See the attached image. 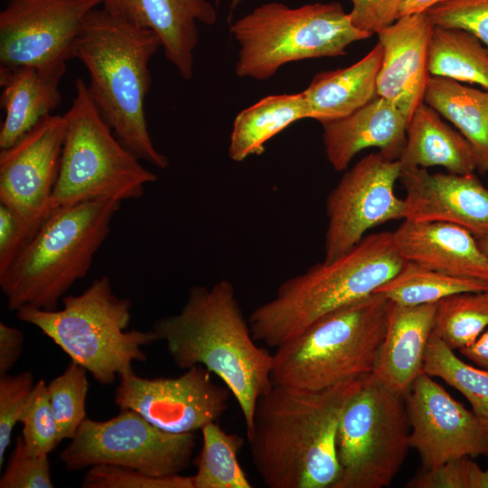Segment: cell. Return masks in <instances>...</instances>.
<instances>
[{
  "label": "cell",
  "instance_id": "28",
  "mask_svg": "<svg viewBox=\"0 0 488 488\" xmlns=\"http://www.w3.org/2000/svg\"><path fill=\"white\" fill-rule=\"evenodd\" d=\"M427 68L430 75L488 89V48L464 29L434 26Z\"/></svg>",
  "mask_w": 488,
  "mask_h": 488
},
{
  "label": "cell",
  "instance_id": "44",
  "mask_svg": "<svg viewBox=\"0 0 488 488\" xmlns=\"http://www.w3.org/2000/svg\"><path fill=\"white\" fill-rule=\"evenodd\" d=\"M444 1L446 0H403L399 7L398 19L405 15L424 13Z\"/></svg>",
  "mask_w": 488,
  "mask_h": 488
},
{
  "label": "cell",
  "instance_id": "29",
  "mask_svg": "<svg viewBox=\"0 0 488 488\" xmlns=\"http://www.w3.org/2000/svg\"><path fill=\"white\" fill-rule=\"evenodd\" d=\"M201 431L202 446L194 460L193 488H251L238 458L244 439L226 432L217 422L205 425Z\"/></svg>",
  "mask_w": 488,
  "mask_h": 488
},
{
  "label": "cell",
  "instance_id": "17",
  "mask_svg": "<svg viewBox=\"0 0 488 488\" xmlns=\"http://www.w3.org/2000/svg\"><path fill=\"white\" fill-rule=\"evenodd\" d=\"M406 192L403 220L446 222L464 228L476 239L488 236V188L472 174L401 169Z\"/></svg>",
  "mask_w": 488,
  "mask_h": 488
},
{
  "label": "cell",
  "instance_id": "45",
  "mask_svg": "<svg viewBox=\"0 0 488 488\" xmlns=\"http://www.w3.org/2000/svg\"><path fill=\"white\" fill-rule=\"evenodd\" d=\"M477 239V243H478L479 247L481 248L483 252L488 258V236L479 238V239Z\"/></svg>",
  "mask_w": 488,
  "mask_h": 488
},
{
  "label": "cell",
  "instance_id": "41",
  "mask_svg": "<svg viewBox=\"0 0 488 488\" xmlns=\"http://www.w3.org/2000/svg\"><path fill=\"white\" fill-rule=\"evenodd\" d=\"M350 1L352 7L349 14L352 24L371 36L398 19L403 0Z\"/></svg>",
  "mask_w": 488,
  "mask_h": 488
},
{
  "label": "cell",
  "instance_id": "38",
  "mask_svg": "<svg viewBox=\"0 0 488 488\" xmlns=\"http://www.w3.org/2000/svg\"><path fill=\"white\" fill-rule=\"evenodd\" d=\"M49 455H31L22 436L9 455L0 488H53Z\"/></svg>",
  "mask_w": 488,
  "mask_h": 488
},
{
  "label": "cell",
  "instance_id": "13",
  "mask_svg": "<svg viewBox=\"0 0 488 488\" xmlns=\"http://www.w3.org/2000/svg\"><path fill=\"white\" fill-rule=\"evenodd\" d=\"M99 5L101 0H9L0 13V69L67 66L86 15Z\"/></svg>",
  "mask_w": 488,
  "mask_h": 488
},
{
  "label": "cell",
  "instance_id": "22",
  "mask_svg": "<svg viewBox=\"0 0 488 488\" xmlns=\"http://www.w3.org/2000/svg\"><path fill=\"white\" fill-rule=\"evenodd\" d=\"M436 307V303L413 306L390 304L386 335L371 375L404 397L423 372Z\"/></svg>",
  "mask_w": 488,
  "mask_h": 488
},
{
  "label": "cell",
  "instance_id": "31",
  "mask_svg": "<svg viewBox=\"0 0 488 488\" xmlns=\"http://www.w3.org/2000/svg\"><path fill=\"white\" fill-rule=\"evenodd\" d=\"M423 371L442 379L463 394L472 411L488 427V370L463 361L432 333L424 355Z\"/></svg>",
  "mask_w": 488,
  "mask_h": 488
},
{
  "label": "cell",
  "instance_id": "23",
  "mask_svg": "<svg viewBox=\"0 0 488 488\" xmlns=\"http://www.w3.org/2000/svg\"><path fill=\"white\" fill-rule=\"evenodd\" d=\"M67 66L0 69L1 107L5 118L0 149L14 145L61 101L59 84Z\"/></svg>",
  "mask_w": 488,
  "mask_h": 488
},
{
  "label": "cell",
  "instance_id": "47",
  "mask_svg": "<svg viewBox=\"0 0 488 488\" xmlns=\"http://www.w3.org/2000/svg\"><path fill=\"white\" fill-rule=\"evenodd\" d=\"M221 0H216V5H218Z\"/></svg>",
  "mask_w": 488,
  "mask_h": 488
},
{
  "label": "cell",
  "instance_id": "27",
  "mask_svg": "<svg viewBox=\"0 0 488 488\" xmlns=\"http://www.w3.org/2000/svg\"><path fill=\"white\" fill-rule=\"evenodd\" d=\"M309 118L303 92L267 96L241 110L233 121L229 157L241 162L261 155L266 143L291 124Z\"/></svg>",
  "mask_w": 488,
  "mask_h": 488
},
{
  "label": "cell",
  "instance_id": "24",
  "mask_svg": "<svg viewBox=\"0 0 488 488\" xmlns=\"http://www.w3.org/2000/svg\"><path fill=\"white\" fill-rule=\"evenodd\" d=\"M382 48L378 42L357 62L316 74L304 89L309 118L321 124L346 117L361 108L377 93Z\"/></svg>",
  "mask_w": 488,
  "mask_h": 488
},
{
  "label": "cell",
  "instance_id": "46",
  "mask_svg": "<svg viewBox=\"0 0 488 488\" xmlns=\"http://www.w3.org/2000/svg\"><path fill=\"white\" fill-rule=\"evenodd\" d=\"M231 4H230V12L233 11V9L235 7H237V5H239V3L240 2V0H230Z\"/></svg>",
  "mask_w": 488,
  "mask_h": 488
},
{
  "label": "cell",
  "instance_id": "3",
  "mask_svg": "<svg viewBox=\"0 0 488 488\" xmlns=\"http://www.w3.org/2000/svg\"><path fill=\"white\" fill-rule=\"evenodd\" d=\"M161 48L154 32L102 8L85 17L74 58L88 70V90L120 143L138 159L164 169L168 158L153 144L145 111L149 63Z\"/></svg>",
  "mask_w": 488,
  "mask_h": 488
},
{
  "label": "cell",
  "instance_id": "4",
  "mask_svg": "<svg viewBox=\"0 0 488 488\" xmlns=\"http://www.w3.org/2000/svg\"><path fill=\"white\" fill-rule=\"evenodd\" d=\"M403 263L392 232L365 236L340 257L283 282L270 300L250 314L252 335L277 349L327 314L373 294Z\"/></svg>",
  "mask_w": 488,
  "mask_h": 488
},
{
  "label": "cell",
  "instance_id": "18",
  "mask_svg": "<svg viewBox=\"0 0 488 488\" xmlns=\"http://www.w3.org/2000/svg\"><path fill=\"white\" fill-rule=\"evenodd\" d=\"M433 30L424 12L402 16L377 33L382 48L378 96L399 108L408 122L423 102L430 75L427 56Z\"/></svg>",
  "mask_w": 488,
  "mask_h": 488
},
{
  "label": "cell",
  "instance_id": "30",
  "mask_svg": "<svg viewBox=\"0 0 488 488\" xmlns=\"http://www.w3.org/2000/svg\"><path fill=\"white\" fill-rule=\"evenodd\" d=\"M487 288L488 282L446 275L404 260L399 272L374 293L382 294L394 304L413 306L436 304L456 293Z\"/></svg>",
  "mask_w": 488,
  "mask_h": 488
},
{
  "label": "cell",
  "instance_id": "36",
  "mask_svg": "<svg viewBox=\"0 0 488 488\" xmlns=\"http://www.w3.org/2000/svg\"><path fill=\"white\" fill-rule=\"evenodd\" d=\"M405 486L407 488H488V465L483 469L469 456L458 457L437 467L423 469Z\"/></svg>",
  "mask_w": 488,
  "mask_h": 488
},
{
  "label": "cell",
  "instance_id": "20",
  "mask_svg": "<svg viewBox=\"0 0 488 488\" xmlns=\"http://www.w3.org/2000/svg\"><path fill=\"white\" fill-rule=\"evenodd\" d=\"M392 233L404 260L446 275L488 282V258L464 228L404 220Z\"/></svg>",
  "mask_w": 488,
  "mask_h": 488
},
{
  "label": "cell",
  "instance_id": "19",
  "mask_svg": "<svg viewBox=\"0 0 488 488\" xmlns=\"http://www.w3.org/2000/svg\"><path fill=\"white\" fill-rule=\"evenodd\" d=\"M108 12L151 30L180 76L193 75L198 23L212 25L217 12L208 0H101Z\"/></svg>",
  "mask_w": 488,
  "mask_h": 488
},
{
  "label": "cell",
  "instance_id": "10",
  "mask_svg": "<svg viewBox=\"0 0 488 488\" xmlns=\"http://www.w3.org/2000/svg\"><path fill=\"white\" fill-rule=\"evenodd\" d=\"M410 425L404 396L370 375L346 405L339 425L341 466L333 488H383L401 469Z\"/></svg>",
  "mask_w": 488,
  "mask_h": 488
},
{
  "label": "cell",
  "instance_id": "40",
  "mask_svg": "<svg viewBox=\"0 0 488 488\" xmlns=\"http://www.w3.org/2000/svg\"><path fill=\"white\" fill-rule=\"evenodd\" d=\"M33 235L11 208L0 203V275L10 267Z\"/></svg>",
  "mask_w": 488,
  "mask_h": 488
},
{
  "label": "cell",
  "instance_id": "37",
  "mask_svg": "<svg viewBox=\"0 0 488 488\" xmlns=\"http://www.w3.org/2000/svg\"><path fill=\"white\" fill-rule=\"evenodd\" d=\"M425 13L434 26L464 29L488 48V0H446Z\"/></svg>",
  "mask_w": 488,
  "mask_h": 488
},
{
  "label": "cell",
  "instance_id": "42",
  "mask_svg": "<svg viewBox=\"0 0 488 488\" xmlns=\"http://www.w3.org/2000/svg\"><path fill=\"white\" fill-rule=\"evenodd\" d=\"M23 342L24 334L22 330L0 323V375L8 373L18 361Z\"/></svg>",
  "mask_w": 488,
  "mask_h": 488
},
{
  "label": "cell",
  "instance_id": "15",
  "mask_svg": "<svg viewBox=\"0 0 488 488\" xmlns=\"http://www.w3.org/2000/svg\"><path fill=\"white\" fill-rule=\"evenodd\" d=\"M66 131L65 114H51L0 151V203L11 208L34 234L52 212Z\"/></svg>",
  "mask_w": 488,
  "mask_h": 488
},
{
  "label": "cell",
  "instance_id": "5",
  "mask_svg": "<svg viewBox=\"0 0 488 488\" xmlns=\"http://www.w3.org/2000/svg\"><path fill=\"white\" fill-rule=\"evenodd\" d=\"M121 202L96 199L55 209L0 275L8 308L57 309L70 288L89 271Z\"/></svg>",
  "mask_w": 488,
  "mask_h": 488
},
{
  "label": "cell",
  "instance_id": "34",
  "mask_svg": "<svg viewBox=\"0 0 488 488\" xmlns=\"http://www.w3.org/2000/svg\"><path fill=\"white\" fill-rule=\"evenodd\" d=\"M46 385L43 380L36 382L19 418L26 449L34 455H49L61 443Z\"/></svg>",
  "mask_w": 488,
  "mask_h": 488
},
{
  "label": "cell",
  "instance_id": "33",
  "mask_svg": "<svg viewBox=\"0 0 488 488\" xmlns=\"http://www.w3.org/2000/svg\"><path fill=\"white\" fill-rule=\"evenodd\" d=\"M88 371L70 361L64 371L46 385L60 441L71 439L87 418Z\"/></svg>",
  "mask_w": 488,
  "mask_h": 488
},
{
  "label": "cell",
  "instance_id": "21",
  "mask_svg": "<svg viewBox=\"0 0 488 488\" xmlns=\"http://www.w3.org/2000/svg\"><path fill=\"white\" fill-rule=\"evenodd\" d=\"M408 120L382 97L376 96L352 114L323 123V143L328 162L337 172L346 170L361 151L376 147L383 156L399 160Z\"/></svg>",
  "mask_w": 488,
  "mask_h": 488
},
{
  "label": "cell",
  "instance_id": "9",
  "mask_svg": "<svg viewBox=\"0 0 488 488\" xmlns=\"http://www.w3.org/2000/svg\"><path fill=\"white\" fill-rule=\"evenodd\" d=\"M71 107L65 113L67 131L52 211L96 199L136 200L157 175L147 170L112 133L78 79Z\"/></svg>",
  "mask_w": 488,
  "mask_h": 488
},
{
  "label": "cell",
  "instance_id": "1",
  "mask_svg": "<svg viewBox=\"0 0 488 488\" xmlns=\"http://www.w3.org/2000/svg\"><path fill=\"white\" fill-rule=\"evenodd\" d=\"M369 376L319 390L274 383L259 398L247 438L265 486L333 488L341 472L342 415Z\"/></svg>",
  "mask_w": 488,
  "mask_h": 488
},
{
  "label": "cell",
  "instance_id": "12",
  "mask_svg": "<svg viewBox=\"0 0 488 488\" xmlns=\"http://www.w3.org/2000/svg\"><path fill=\"white\" fill-rule=\"evenodd\" d=\"M401 165L371 153L347 170L326 199L324 261L357 245L366 232L389 221L403 219L404 200L395 193Z\"/></svg>",
  "mask_w": 488,
  "mask_h": 488
},
{
  "label": "cell",
  "instance_id": "7",
  "mask_svg": "<svg viewBox=\"0 0 488 488\" xmlns=\"http://www.w3.org/2000/svg\"><path fill=\"white\" fill-rule=\"evenodd\" d=\"M391 302L380 293L321 317L273 353L272 380L319 390L371 375L387 332Z\"/></svg>",
  "mask_w": 488,
  "mask_h": 488
},
{
  "label": "cell",
  "instance_id": "6",
  "mask_svg": "<svg viewBox=\"0 0 488 488\" xmlns=\"http://www.w3.org/2000/svg\"><path fill=\"white\" fill-rule=\"evenodd\" d=\"M61 302L62 308L55 310L24 305L15 315L37 327L101 385L134 371V361L145 362L142 348L160 341L153 329L127 331L132 302L115 294L108 276L96 278L80 295L64 296Z\"/></svg>",
  "mask_w": 488,
  "mask_h": 488
},
{
  "label": "cell",
  "instance_id": "2",
  "mask_svg": "<svg viewBox=\"0 0 488 488\" xmlns=\"http://www.w3.org/2000/svg\"><path fill=\"white\" fill-rule=\"evenodd\" d=\"M152 329L177 367L202 365L222 380L249 433L259 398L274 384L273 353L258 345L232 283L192 286L179 313L157 319Z\"/></svg>",
  "mask_w": 488,
  "mask_h": 488
},
{
  "label": "cell",
  "instance_id": "25",
  "mask_svg": "<svg viewBox=\"0 0 488 488\" xmlns=\"http://www.w3.org/2000/svg\"><path fill=\"white\" fill-rule=\"evenodd\" d=\"M399 161L401 169L441 166L459 174L477 170L470 143L424 102L408 124L406 144Z\"/></svg>",
  "mask_w": 488,
  "mask_h": 488
},
{
  "label": "cell",
  "instance_id": "11",
  "mask_svg": "<svg viewBox=\"0 0 488 488\" xmlns=\"http://www.w3.org/2000/svg\"><path fill=\"white\" fill-rule=\"evenodd\" d=\"M195 445L193 433H170L137 412L123 409L104 421L87 418L59 459L69 472L113 465L167 476L189 466Z\"/></svg>",
  "mask_w": 488,
  "mask_h": 488
},
{
  "label": "cell",
  "instance_id": "16",
  "mask_svg": "<svg viewBox=\"0 0 488 488\" xmlns=\"http://www.w3.org/2000/svg\"><path fill=\"white\" fill-rule=\"evenodd\" d=\"M409 445L431 469L462 456L488 455V427L424 371L405 395Z\"/></svg>",
  "mask_w": 488,
  "mask_h": 488
},
{
  "label": "cell",
  "instance_id": "32",
  "mask_svg": "<svg viewBox=\"0 0 488 488\" xmlns=\"http://www.w3.org/2000/svg\"><path fill=\"white\" fill-rule=\"evenodd\" d=\"M488 327V288L461 292L436 303L432 333L452 350L473 343Z\"/></svg>",
  "mask_w": 488,
  "mask_h": 488
},
{
  "label": "cell",
  "instance_id": "14",
  "mask_svg": "<svg viewBox=\"0 0 488 488\" xmlns=\"http://www.w3.org/2000/svg\"><path fill=\"white\" fill-rule=\"evenodd\" d=\"M211 374L202 365L173 378H143L132 371L119 378L114 400L119 410H134L162 430L193 433L217 422L229 408L231 392Z\"/></svg>",
  "mask_w": 488,
  "mask_h": 488
},
{
  "label": "cell",
  "instance_id": "39",
  "mask_svg": "<svg viewBox=\"0 0 488 488\" xmlns=\"http://www.w3.org/2000/svg\"><path fill=\"white\" fill-rule=\"evenodd\" d=\"M31 371L0 375V466L11 444L13 430L35 386Z\"/></svg>",
  "mask_w": 488,
  "mask_h": 488
},
{
  "label": "cell",
  "instance_id": "8",
  "mask_svg": "<svg viewBox=\"0 0 488 488\" xmlns=\"http://www.w3.org/2000/svg\"><path fill=\"white\" fill-rule=\"evenodd\" d=\"M230 33L239 46L236 75L258 80L289 62L345 55L350 44L371 37L336 2L262 4L232 23Z\"/></svg>",
  "mask_w": 488,
  "mask_h": 488
},
{
  "label": "cell",
  "instance_id": "43",
  "mask_svg": "<svg viewBox=\"0 0 488 488\" xmlns=\"http://www.w3.org/2000/svg\"><path fill=\"white\" fill-rule=\"evenodd\" d=\"M458 352L477 367L488 370V327L473 343L459 349Z\"/></svg>",
  "mask_w": 488,
  "mask_h": 488
},
{
  "label": "cell",
  "instance_id": "26",
  "mask_svg": "<svg viewBox=\"0 0 488 488\" xmlns=\"http://www.w3.org/2000/svg\"><path fill=\"white\" fill-rule=\"evenodd\" d=\"M423 102L457 128L473 147L477 170L488 173V89L429 75Z\"/></svg>",
  "mask_w": 488,
  "mask_h": 488
},
{
  "label": "cell",
  "instance_id": "35",
  "mask_svg": "<svg viewBox=\"0 0 488 488\" xmlns=\"http://www.w3.org/2000/svg\"><path fill=\"white\" fill-rule=\"evenodd\" d=\"M82 488H193L192 476H154L142 471L113 465L89 467L80 483Z\"/></svg>",
  "mask_w": 488,
  "mask_h": 488
}]
</instances>
